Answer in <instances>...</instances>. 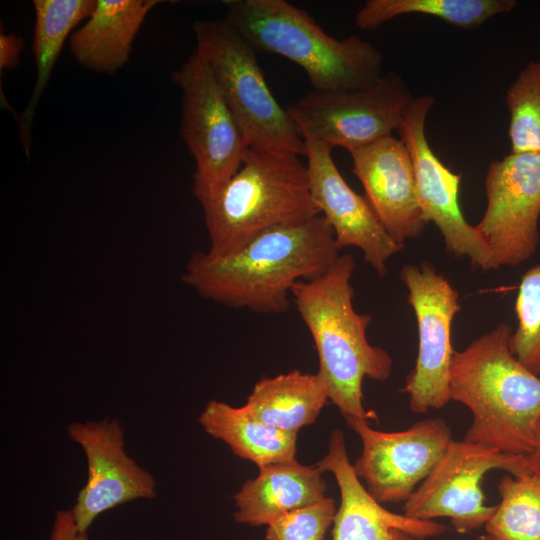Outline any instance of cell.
I'll use <instances>...</instances> for the list:
<instances>
[{
    "mask_svg": "<svg viewBox=\"0 0 540 540\" xmlns=\"http://www.w3.org/2000/svg\"><path fill=\"white\" fill-rule=\"evenodd\" d=\"M413 98L404 79L389 71L362 88L314 89L287 110L304 139L349 152L398 131Z\"/></svg>",
    "mask_w": 540,
    "mask_h": 540,
    "instance_id": "cell-8",
    "label": "cell"
},
{
    "mask_svg": "<svg viewBox=\"0 0 540 540\" xmlns=\"http://www.w3.org/2000/svg\"><path fill=\"white\" fill-rule=\"evenodd\" d=\"M49 540H89V538L87 532L78 528L73 511L70 509L56 512Z\"/></svg>",
    "mask_w": 540,
    "mask_h": 540,
    "instance_id": "cell-28",
    "label": "cell"
},
{
    "mask_svg": "<svg viewBox=\"0 0 540 540\" xmlns=\"http://www.w3.org/2000/svg\"><path fill=\"white\" fill-rule=\"evenodd\" d=\"M532 474L540 478V419L536 429V445L532 453L526 455Z\"/></svg>",
    "mask_w": 540,
    "mask_h": 540,
    "instance_id": "cell-30",
    "label": "cell"
},
{
    "mask_svg": "<svg viewBox=\"0 0 540 540\" xmlns=\"http://www.w3.org/2000/svg\"><path fill=\"white\" fill-rule=\"evenodd\" d=\"M328 400L327 387L317 373L293 370L259 380L244 407L268 425L297 433L314 423Z\"/></svg>",
    "mask_w": 540,
    "mask_h": 540,
    "instance_id": "cell-22",
    "label": "cell"
},
{
    "mask_svg": "<svg viewBox=\"0 0 540 540\" xmlns=\"http://www.w3.org/2000/svg\"><path fill=\"white\" fill-rule=\"evenodd\" d=\"M328 447L316 464L333 474L340 491L332 540H424L446 531L442 523L397 514L377 502L355 474L341 430L332 432Z\"/></svg>",
    "mask_w": 540,
    "mask_h": 540,
    "instance_id": "cell-17",
    "label": "cell"
},
{
    "mask_svg": "<svg viewBox=\"0 0 540 540\" xmlns=\"http://www.w3.org/2000/svg\"><path fill=\"white\" fill-rule=\"evenodd\" d=\"M24 40L15 33L0 34V71L13 69L20 62Z\"/></svg>",
    "mask_w": 540,
    "mask_h": 540,
    "instance_id": "cell-29",
    "label": "cell"
},
{
    "mask_svg": "<svg viewBox=\"0 0 540 540\" xmlns=\"http://www.w3.org/2000/svg\"><path fill=\"white\" fill-rule=\"evenodd\" d=\"M298 157L250 149L225 186L200 203L210 256L233 255L265 231L320 215Z\"/></svg>",
    "mask_w": 540,
    "mask_h": 540,
    "instance_id": "cell-5",
    "label": "cell"
},
{
    "mask_svg": "<svg viewBox=\"0 0 540 540\" xmlns=\"http://www.w3.org/2000/svg\"><path fill=\"white\" fill-rule=\"evenodd\" d=\"M69 438L85 453L88 478L72 508L78 528L87 532L100 514L136 499L156 497V481L125 450V429L116 418L73 422Z\"/></svg>",
    "mask_w": 540,
    "mask_h": 540,
    "instance_id": "cell-14",
    "label": "cell"
},
{
    "mask_svg": "<svg viewBox=\"0 0 540 540\" xmlns=\"http://www.w3.org/2000/svg\"><path fill=\"white\" fill-rule=\"evenodd\" d=\"M334 233L320 214L270 229L239 252L212 257L193 252L181 275L200 296L257 314H282L295 283L324 274L339 257Z\"/></svg>",
    "mask_w": 540,
    "mask_h": 540,
    "instance_id": "cell-1",
    "label": "cell"
},
{
    "mask_svg": "<svg viewBox=\"0 0 540 540\" xmlns=\"http://www.w3.org/2000/svg\"><path fill=\"white\" fill-rule=\"evenodd\" d=\"M157 0H96L92 14L69 38L76 62L87 70L114 74L128 62L133 43Z\"/></svg>",
    "mask_w": 540,
    "mask_h": 540,
    "instance_id": "cell-18",
    "label": "cell"
},
{
    "mask_svg": "<svg viewBox=\"0 0 540 540\" xmlns=\"http://www.w3.org/2000/svg\"><path fill=\"white\" fill-rule=\"evenodd\" d=\"M418 328V355L402 392L414 413L444 407L450 399V367L454 350L451 327L460 310L458 292L429 262L406 264L400 270Z\"/></svg>",
    "mask_w": 540,
    "mask_h": 540,
    "instance_id": "cell-10",
    "label": "cell"
},
{
    "mask_svg": "<svg viewBox=\"0 0 540 540\" xmlns=\"http://www.w3.org/2000/svg\"><path fill=\"white\" fill-rule=\"evenodd\" d=\"M434 103L430 95L414 97L398 129L412 159L423 220L436 225L447 252L468 258L474 268L484 272L496 270L490 246L478 229L467 222L460 208L462 174L451 171L428 142L425 125Z\"/></svg>",
    "mask_w": 540,
    "mask_h": 540,
    "instance_id": "cell-11",
    "label": "cell"
},
{
    "mask_svg": "<svg viewBox=\"0 0 540 540\" xmlns=\"http://www.w3.org/2000/svg\"><path fill=\"white\" fill-rule=\"evenodd\" d=\"M96 0H34L33 56L36 80L29 102L18 117L19 135L30 154L31 126L37 104L51 77L62 48L76 26L93 12Z\"/></svg>",
    "mask_w": 540,
    "mask_h": 540,
    "instance_id": "cell-21",
    "label": "cell"
},
{
    "mask_svg": "<svg viewBox=\"0 0 540 540\" xmlns=\"http://www.w3.org/2000/svg\"><path fill=\"white\" fill-rule=\"evenodd\" d=\"M494 469L514 477L532 474L526 455L452 440L441 460L405 502L404 514L421 520L447 517L458 533L484 527L497 505H485L481 482Z\"/></svg>",
    "mask_w": 540,
    "mask_h": 540,
    "instance_id": "cell-9",
    "label": "cell"
},
{
    "mask_svg": "<svg viewBox=\"0 0 540 540\" xmlns=\"http://www.w3.org/2000/svg\"><path fill=\"white\" fill-rule=\"evenodd\" d=\"M304 140L312 199L331 227L337 247L360 249L364 260L384 277L388 260L404 245L388 234L366 198L345 181L333 160V148L313 139Z\"/></svg>",
    "mask_w": 540,
    "mask_h": 540,
    "instance_id": "cell-15",
    "label": "cell"
},
{
    "mask_svg": "<svg viewBox=\"0 0 540 540\" xmlns=\"http://www.w3.org/2000/svg\"><path fill=\"white\" fill-rule=\"evenodd\" d=\"M195 51L207 63L250 149L305 154V140L272 94L257 52L223 18L192 25Z\"/></svg>",
    "mask_w": 540,
    "mask_h": 540,
    "instance_id": "cell-6",
    "label": "cell"
},
{
    "mask_svg": "<svg viewBox=\"0 0 540 540\" xmlns=\"http://www.w3.org/2000/svg\"><path fill=\"white\" fill-rule=\"evenodd\" d=\"M517 327L510 338L514 356L532 373L540 374V264L521 277L515 301Z\"/></svg>",
    "mask_w": 540,
    "mask_h": 540,
    "instance_id": "cell-26",
    "label": "cell"
},
{
    "mask_svg": "<svg viewBox=\"0 0 540 540\" xmlns=\"http://www.w3.org/2000/svg\"><path fill=\"white\" fill-rule=\"evenodd\" d=\"M224 19L256 52L282 56L306 73L315 90L368 86L382 76L383 55L355 34L335 38L286 0H227Z\"/></svg>",
    "mask_w": 540,
    "mask_h": 540,
    "instance_id": "cell-4",
    "label": "cell"
},
{
    "mask_svg": "<svg viewBox=\"0 0 540 540\" xmlns=\"http://www.w3.org/2000/svg\"><path fill=\"white\" fill-rule=\"evenodd\" d=\"M210 436L222 440L240 458L258 468L296 461L297 433L268 425L242 407L211 400L198 418Z\"/></svg>",
    "mask_w": 540,
    "mask_h": 540,
    "instance_id": "cell-20",
    "label": "cell"
},
{
    "mask_svg": "<svg viewBox=\"0 0 540 540\" xmlns=\"http://www.w3.org/2000/svg\"><path fill=\"white\" fill-rule=\"evenodd\" d=\"M324 472L317 465L297 461L259 467L256 478L246 481L235 495L238 523L269 525L282 515L315 503L325 496Z\"/></svg>",
    "mask_w": 540,
    "mask_h": 540,
    "instance_id": "cell-19",
    "label": "cell"
},
{
    "mask_svg": "<svg viewBox=\"0 0 540 540\" xmlns=\"http://www.w3.org/2000/svg\"><path fill=\"white\" fill-rule=\"evenodd\" d=\"M337 512L330 497L294 509L269 525L266 540H323Z\"/></svg>",
    "mask_w": 540,
    "mask_h": 540,
    "instance_id": "cell-27",
    "label": "cell"
},
{
    "mask_svg": "<svg viewBox=\"0 0 540 540\" xmlns=\"http://www.w3.org/2000/svg\"><path fill=\"white\" fill-rule=\"evenodd\" d=\"M345 419L362 441L354 472L381 504L406 502L453 440L449 425L439 417L420 420L397 432L375 430L365 419Z\"/></svg>",
    "mask_w": 540,
    "mask_h": 540,
    "instance_id": "cell-12",
    "label": "cell"
},
{
    "mask_svg": "<svg viewBox=\"0 0 540 540\" xmlns=\"http://www.w3.org/2000/svg\"><path fill=\"white\" fill-rule=\"evenodd\" d=\"M486 209L475 227L490 246L496 269L518 266L539 246L540 154L510 153L488 166Z\"/></svg>",
    "mask_w": 540,
    "mask_h": 540,
    "instance_id": "cell-13",
    "label": "cell"
},
{
    "mask_svg": "<svg viewBox=\"0 0 540 540\" xmlns=\"http://www.w3.org/2000/svg\"><path fill=\"white\" fill-rule=\"evenodd\" d=\"M475 540H492L488 535H481L477 537Z\"/></svg>",
    "mask_w": 540,
    "mask_h": 540,
    "instance_id": "cell-31",
    "label": "cell"
},
{
    "mask_svg": "<svg viewBox=\"0 0 540 540\" xmlns=\"http://www.w3.org/2000/svg\"><path fill=\"white\" fill-rule=\"evenodd\" d=\"M516 6L515 0H367L356 12L355 24L373 30L398 16L422 14L469 30Z\"/></svg>",
    "mask_w": 540,
    "mask_h": 540,
    "instance_id": "cell-23",
    "label": "cell"
},
{
    "mask_svg": "<svg viewBox=\"0 0 540 540\" xmlns=\"http://www.w3.org/2000/svg\"><path fill=\"white\" fill-rule=\"evenodd\" d=\"M511 153L540 154V60L529 62L506 91Z\"/></svg>",
    "mask_w": 540,
    "mask_h": 540,
    "instance_id": "cell-25",
    "label": "cell"
},
{
    "mask_svg": "<svg viewBox=\"0 0 540 540\" xmlns=\"http://www.w3.org/2000/svg\"><path fill=\"white\" fill-rule=\"evenodd\" d=\"M353 173L388 234L399 244L426 227L419 206L410 153L400 138L386 136L349 151Z\"/></svg>",
    "mask_w": 540,
    "mask_h": 540,
    "instance_id": "cell-16",
    "label": "cell"
},
{
    "mask_svg": "<svg viewBox=\"0 0 540 540\" xmlns=\"http://www.w3.org/2000/svg\"><path fill=\"white\" fill-rule=\"evenodd\" d=\"M511 335V326L500 323L454 352L450 399L473 416L463 440L528 455L536 445L540 378L511 352Z\"/></svg>",
    "mask_w": 540,
    "mask_h": 540,
    "instance_id": "cell-2",
    "label": "cell"
},
{
    "mask_svg": "<svg viewBox=\"0 0 540 540\" xmlns=\"http://www.w3.org/2000/svg\"><path fill=\"white\" fill-rule=\"evenodd\" d=\"M172 80L181 91L180 134L195 161L192 191L201 203L236 174L250 148L212 71L195 50Z\"/></svg>",
    "mask_w": 540,
    "mask_h": 540,
    "instance_id": "cell-7",
    "label": "cell"
},
{
    "mask_svg": "<svg viewBox=\"0 0 540 540\" xmlns=\"http://www.w3.org/2000/svg\"><path fill=\"white\" fill-rule=\"evenodd\" d=\"M354 269L353 256L340 254L321 276L295 283L291 297L313 338L319 358L317 374L327 387L329 400L345 418L368 420L375 414L364 408L363 379L386 380L393 361L385 349L367 339L372 317L354 309Z\"/></svg>",
    "mask_w": 540,
    "mask_h": 540,
    "instance_id": "cell-3",
    "label": "cell"
},
{
    "mask_svg": "<svg viewBox=\"0 0 540 540\" xmlns=\"http://www.w3.org/2000/svg\"><path fill=\"white\" fill-rule=\"evenodd\" d=\"M500 502L485 524L492 540H540V478L534 474L499 481Z\"/></svg>",
    "mask_w": 540,
    "mask_h": 540,
    "instance_id": "cell-24",
    "label": "cell"
}]
</instances>
